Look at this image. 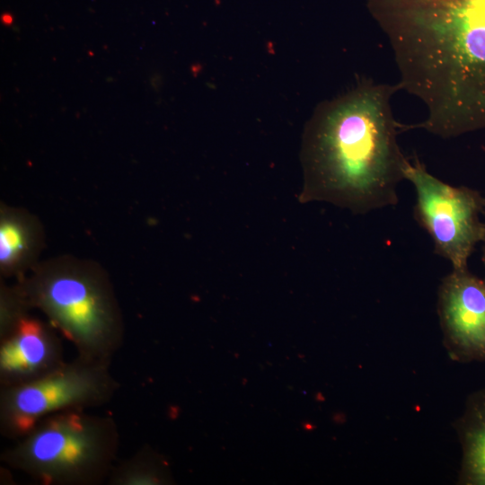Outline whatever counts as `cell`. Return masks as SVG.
Returning <instances> with one entry per match:
<instances>
[{
    "label": "cell",
    "instance_id": "obj_1",
    "mask_svg": "<svg viewBox=\"0 0 485 485\" xmlns=\"http://www.w3.org/2000/svg\"><path fill=\"white\" fill-rule=\"evenodd\" d=\"M385 35L401 91L426 108L403 125L441 138L485 129V0H366Z\"/></svg>",
    "mask_w": 485,
    "mask_h": 485
},
{
    "label": "cell",
    "instance_id": "obj_2",
    "mask_svg": "<svg viewBox=\"0 0 485 485\" xmlns=\"http://www.w3.org/2000/svg\"><path fill=\"white\" fill-rule=\"evenodd\" d=\"M399 84L363 78L320 103L303 136L300 199L323 201L354 214L395 206L409 160L401 152L391 101Z\"/></svg>",
    "mask_w": 485,
    "mask_h": 485
},
{
    "label": "cell",
    "instance_id": "obj_3",
    "mask_svg": "<svg viewBox=\"0 0 485 485\" xmlns=\"http://www.w3.org/2000/svg\"><path fill=\"white\" fill-rule=\"evenodd\" d=\"M17 285L31 308L75 347L78 356L110 364L124 324L106 272L95 262L60 256L38 262Z\"/></svg>",
    "mask_w": 485,
    "mask_h": 485
},
{
    "label": "cell",
    "instance_id": "obj_4",
    "mask_svg": "<svg viewBox=\"0 0 485 485\" xmlns=\"http://www.w3.org/2000/svg\"><path fill=\"white\" fill-rule=\"evenodd\" d=\"M118 448L112 419L68 410L42 419L2 459L44 484L93 485L110 475Z\"/></svg>",
    "mask_w": 485,
    "mask_h": 485
},
{
    "label": "cell",
    "instance_id": "obj_5",
    "mask_svg": "<svg viewBox=\"0 0 485 485\" xmlns=\"http://www.w3.org/2000/svg\"><path fill=\"white\" fill-rule=\"evenodd\" d=\"M109 365L77 356L35 380L1 387L2 434L21 438L51 414L107 402L119 388Z\"/></svg>",
    "mask_w": 485,
    "mask_h": 485
},
{
    "label": "cell",
    "instance_id": "obj_6",
    "mask_svg": "<svg viewBox=\"0 0 485 485\" xmlns=\"http://www.w3.org/2000/svg\"><path fill=\"white\" fill-rule=\"evenodd\" d=\"M403 173L416 192L414 217L431 237L435 253L453 269L468 268L470 256L485 236V223L480 219L485 198L473 189L442 181L417 158L407 161Z\"/></svg>",
    "mask_w": 485,
    "mask_h": 485
},
{
    "label": "cell",
    "instance_id": "obj_7",
    "mask_svg": "<svg viewBox=\"0 0 485 485\" xmlns=\"http://www.w3.org/2000/svg\"><path fill=\"white\" fill-rule=\"evenodd\" d=\"M437 313L450 358L485 362V279L453 269L438 287Z\"/></svg>",
    "mask_w": 485,
    "mask_h": 485
},
{
    "label": "cell",
    "instance_id": "obj_8",
    "mask_svg": "<svg viewBox=\"0 0 485 485\" xmlns=\"http://www.w3.org/2000/svg\"><path fill=\"white\" fill-rule=\"evenodd\" d=\"M54 329L28 312L0 334L1 387L35 380L65 363Z\"/></svg>",
    "mask_w": 485,
    "mask_h": 485
},
{
    "label": "cell",
    "instance_id": "obj_9",
    "mask_svg": "<svg viewBox=\"0 0 485 485\" xmlns=\"http://www.w3.org/2000/svg\"><path fill=\"white\" fill-rule=\"evenodd\" d=\"M44 245L40 220L27 210L1 205L0 272L4 277H23L38 263Z\"/></svg>",
    "mask_w": 485,
    "mask_h": 485
},
{
    "label": "cell",
    "instance_id": "obj_10",
    "mask_svg": "<svg viewBox=\"0 0 485 485\" xmlns=\"http://www.w3.org/2000/svg\"><path fill=\"white\" fill-rule=\"evenodd\" d=\"M454 427L463 453L459 483L485 485V387L469 395Z\"/></svg>",
    "mask_w": 485,
    "mask_h": 485
},
{
    "label": "cell",
    "instance_id": "obj_11",
    "mask_svg": "<svg viewBox=\"0 0 485 485\" xmlns=\"http://www.w3.org/2000/svg\"><path fill=\"white\" fill-rule=\"evenodd\" d=\"M171 481L163 460L149 449L112 467L109 481L113 485H162Z\"/></svg>",
    "mask_w": 485,
    "mask_h": 485
},
{
    "label": "cell",
    "instance_id": "obj_12",
    "mask_svg": "<svg viewBox=\"0 0 485 485\" xmlns=\"http://www.w3.org/2000/svg\"><path fill=\"white\" fill-rule=\"evenodd\" d=\"M1 19L3 23L5 25H12L13 23V16L8 13H4Z\"/></svg>",
    "mask_w": 485,
    "mask_h": 485
},
{
    "label": "cell",
    "instance_id": "obj_13",
    "mask_svg": "<svg viewBox=\"0 0 485 485\" xmlns=\"http://www.w3.org/2000/svg\"><path fill=\"white\" fill-rule=\"evenodd\" d=\"M482 242H483V248H482V249H483V250H482V261H483L484 266H485V236H484V239H483Z\"/></svg>",
    "mask_w": 485,
    "mask_h": 485
}]
</instances>
